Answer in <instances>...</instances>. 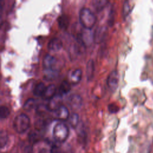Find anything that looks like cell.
I'll list each match as a JSON object with an SVG mask.
<instances>
[{
	"mask_svg": "<svg viewBox=\"0 0 153 153\" xmlns=\"http://www.w3.org/2000/svg\"><path fill=\"white\" fill-rule=\"evenodd\" d=\"M79 20L82 27L90 30L96 23V17L94 14L87 8H82L79 13Z\"/></svg>",
	"mask_w": 153,
	"mask_h": 153,
	"instance_id": "obj_1",
	"label": "cell"
},
{
	"mask_svg": "<svg viewBox=\"0 0 153 153\" xmlns=\"http://www.w3.org/2000/svg\"><path fill=\"white\" fill-rule=\"evenodd\" d=\"M13 126L17 133L19 134L23 133L29 127L30 120L26 114L23 113L20 114L14 118Z\"/></svg>",
	"mask_w": 153,
	"mask_h": 153,
	"instance_id": "obj_2",
	"label": "cell"
},
{
	"mask_svg": "<svg viewBox=\"0 0 153 153\" xmlns=\"http://www.w3.org/2000/svg\"><path fill=\"white\" fill-rule=\"evenodd\" d=\"M69 135V128L68 126L63 123H57L53 130V136L56 141L58 142H64Z\"/></svg>",
	"mask_w": 153,
	"mask_h": 153,
	"instance_id": "obj_3",
	"label": "cell"
},
{
	"mask_svg": "<svg viewBox=\"0 0 153 153\" xmlns=\"http://www.w3.org/2000/svg\"><path fill=\"white\" fill-rule=\"evenodd\" d=\"M108 30L105 26H99L96 27L93 35V41L95 43L100 44L103 42L107 35Z\"/></svg>",
	"mask_w": 153,
	"mask_h": 153,
	"instance_id": "obj_4",
	"label": "cell"
},
{
	"mask_svg": "<svg viewBox=\"0 0 153 153\" xmlns=\"http://www.w3.org/2000/svg\"><path fill=\"white\" fill-rule=\"evenodd\" d=\"M119 81V75L117 71H112L108 75L106 83L108 88L112 91L116 90L118 87Z\"/></svg>",
	"mask_w": 153,
	"mask_h": 153,
	"instance_id": "obj_5",
	"label": "cell"
},
{
	"mask_svg": "<svg viewBox=\"0 0 153 153\" xmlns=\"http://www.w3.org/2000/svg\"><path fill=\"white\" fill-rule=\"evenodd\" d=\"M62 103V96L60 94H56L53 98L48 100L46 108L48 111H54L60 106Z\"/></svg>",
	"mask_w": 153,
	"mask_h": 153,
	"instance_id": "obj_6",
	"label": "cell"
},
{
	"mask_svg": "<svg viewBox=\"0 0 153 153\" xmlns=\"http://www.w3.org/2000/svg\"><path fill=\"white\" fill-rule=\"evenodd\" d=\"M53 116L57 120L65 121L69 118V112L66 106L62 105L53 111Z\"/></svg>",
	"mask_w": 153,
	"mask_h": 153,
	"instance_id": "obj_7",
	"label": "cell"
},
{
	"mask_svg": "<svg viewBox=\"0 0 153 153\" xmlns=\"http://www.w3.org/2000/svg\"><path fill=\"white\" fill-rule=\"evenodd\" d=\"M68 104L71 109H79L82 105V98L78 94H72L68 99Z\"/></svg>",
	"mask_w": 153,
	"mask_h": 153,
	"instance_id": "obj_8",
	"label": "cell"
},
{
	"mask_svg": "<svg viewBox=\"0 0 153 153\" xmlns=\"http://www.w3.org/2000/svg\"><path fill=\"white\" fill-rule=\"evenodd\" d=\"M63 45L62 41L58 38H53L48 43L47 48L51 51L56 52L60 50Z\"/></svg>",
	"mask_w": 153,
	"mask_h": 153,
	"instance_id": "obj_9",
	"label": "cell"
},
{
	"mask_svg": "<svg viewBox=\"0 0 153 153\" xmlns=\"http://www.w3.org/2000/svg\"><path fill=\"white\" fill-rule=\"evenodd\" d=\"M56 63H57L56 59L50 54H47L44 57V59L42 60L43 69L54 68H56Z\"/></svg>",
	"mask_w": 153,
	"mask_h": 153,
	"instance_id": "obj_10",
	"label": "cell"
},
{
	"mask_svg": "<svg viewBox=\"0 0 153 153\" xmlns=\"http://www.w3.org/2000/svg\"><path fill=\"white\" fill-rule=\"evenodd\" d=\"M58 74L59 71L56 68L43 69V77L45 80L51 81L54 79L58 76Z\"/></svg>",
	"mask_w": 153,
	"mask_h": 153,
	"instance_id": "obj_11",
	"label": "cell"
},
{
	"mask_svg": "<svg viewBox=\"0 0 153 153\" xmlns=\"http://www.w3.org/2000/svg\"><path fill=\"white\" fill-rule=\"evenodd\" d=\"M56 86L54 84H50L46 87L45 90L41 97L44 100H49L56 95Z\"/></svg>",
	"mask_w": 153,
	"mask_h": 153,
	"instance_id": "obj_12",
	"label": "cell"
},
{
	"mask_svg": "<svg viewBox=\"0 0 153 153\" xmlns=\"http://www.w3.org/2000/svg\"><path fill=\"white\" fill-rule=\"evenodd\" d=\"M82 71L80 69H76L72 71L69 75V81L73 84H78L81 79Z\"/></svg>",
	"mask_w": 153,
	"mask_h": 153,
	"instance_id": "obj_13",
	"label": "cell"
},
{
	"mask_svg": "<svg viewBox=\"0 0 153 153\" xmlns=\"http://www.w3.org/2000/svg\"><path fill=\"white\" fill-rule=\"evenodd\" d=\"M85 71H86L87 79L89 81L92 79L94 75V64L92 59H90L88 60L86 65Z\"/></svg>",
	"mask_w": 153,
	"mask_h": 153,
	"instance_id": "obj_14",
	"label": "cell"
},
{
	"mask_svg": "<svg viewBox=\"0 0 153 153\" xmlns=\"http://www.w3.org/2000/svg\"><path fill=\"white\" fill-rule=\"evenodd\" d=\"M108 3V1L106 0H94L91 2L93 7L97 11L102 10Z\"/></svg>",
	"mask_w": 153,
	"mask_h": 153,
	"instance_id": "obj_15",
	"label": "cell"
},
{
	"mask_svg": "<svg viewBox=\"0 0 153 153\" xmlns=\"http://www.w3.org/2000/svg\"><path fill=\"white\" fill-rule=\"evenodd\" d=\"M71 90V85L66 81H63L59 88V94L61 96L67 94Z\"/></svg>",
	"mask_w": 153,
	"mask_h": 153,
	"instance_id": "obj_16",
	"label": "cell"
},
{
	"mask_svg": "<svg viewBox=\"0 0 153 153\" xmlns=\"http://www.w3.org/2000/svg\"><path fill=\"white\" fill-rule=\"evenodd\" d=\"M46 87L43 82L38 83L33 90V93L36 96H42L43 94Z\"/></svg>",
	"mask_w": 153,
	"mask_h": 153,
	"instance_id": "obj_17",
	"label": "cell"
},
{
	"mask_svg": "<svg viewBox=\"0 0 153 153\" xmlns=\"http://www.w3.org/2000/svg\"><path fill=\"white\" fill-rule=\"evenodd\" d=\"M58 23L59 25V27L62 29H65L67 28L68 25H69V20L68 17L65 15H62L60 16L58 19Z\"/></svg>",
	"mask_w": 153,
	"mask_h": 153,
	"instance_id": "obj_18",
	"label": "cell"
},
{
	"mask_svg": "<svg viewBox=\"0 0 153 153\" xmlns=\"http://www.w3.org/2000/svg\"><path fill=\"white\" fill-rule=\"evenodd\" d=\"M69 123L71 126L73 128H75L79 122V116L76 113H72L69 117Z\"/></svg>",
	"mask_w": 153,
	"mask_h": 153,
	"instance_id": "obj_19",
	"label": "cell"
},
{
	"mask_svg": "<svg viewBox=\"0 0 153 153\" xmlns=\"http://www.w3.org/2000/svg\"><path fill=\"white\" fill-rule=\"evenodd\" d=\"M36 105V101L33 98L28 99L23 104V108L26 111H30Z\"/></svg>",
	"mask_w": 153,
	"mask_h": 153,
	"instance_id": "obj_20",
	"label": "cell"
},
{
	"mask_svg": "<svg viewBox=\"0 0 153 153\" xmlns=\"http://www.w3.org/2000/svg\"><path fill=\"white\" fill-rule=\"evenodd\" d=\"M8 141V136L5 131L1 130L0 133V146L1 148L5 146Z\"/></svg>",
	"mask_w": 153,
	"mask_h": 153,
	"instance_id": "obj_21",
	"label": "cell"
},
{
	"mask_svg": "<svg viewBox=\"0 0 153 153\" xmlns=\"http://www.w3.org/2000/svg\"><path fill=\"white\" fill-rule=\"evenodd\" d=\"M10 115V110L9 109L5 106H1L0 108V117L1 119L6 118Z\"/></svg>",
	"mask_w": 153,
	"mask_h": 153,
	"instance_id": "obj_22",
	"label": "cell"
},
{
	"mask_svg": "<svg viewBox=\"0 0 153 153\" xmlns=\"http://www.w3.org/2000/svg\"><path fill=\"white\" fill-rule=\"evenodd\" d=\"M108 111L112 114L117 113L119 111V107L115 103H111L108 105Z\"/></svg>",
	"mask_w": 153,
	"mask_h": 153,
	"instance_id": "obj_23",
	"label": "cell"
},
{
	"mask_svg": "<svg viewBox=\"0 0 153 153\" xmlns=\"http://www.w3.org/2000/svg\"><path fill=\"white\" fill-rule=\"evenodd\" d=\"M130 12V6L128 1H125L123 4V14L124 17H126Z\"/></svg>",
	"mask_w": 153,
	"mask_h": 153,
	"instance_id": "obj_24",
	"label": "cell"
},
{
	"mask_svg": "<svg viewBox=\"0 0 153 153\" xmlns=\"http://www.w3.org/2000/svg\"><path fill=\"white\" fill-rule=\"evenodd\" d=\"M50 152H51V153H61L62 150L60 148V147L54 145L51 147V148L50 149Z\"/></svg>",
	"mask_w": 153,
	"mask_h": 153,
	"instance_id": "obj_25",
	"label": "cell"
},
{
	"mask_svg": "<svg viewBox=\"0 0 153 153\" xmlns=\"http://www.w3.org/2000/svg\"><path fill=\"white\" fill-rule=\"evenodd\" d=\"M38 153H51V152H50V150H48L45 148H42L39 149V151H38Z\"/></svg>",
	"mask_w": 153,
	"mask_h": 153,
	"instance_id": "obj_26",
	"label": "cell"
}]
</instances>
